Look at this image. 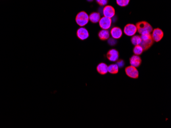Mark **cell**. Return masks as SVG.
Returning a JSON list of instances; mask_svg holds the SVG:
<instances>
[{
  "instance_id": "obj_16",
  "label": "cell",
  "mask_w": 171,
  "mask_h": 128,
  "mask_svg": "<svg viewBox=\"0 0 171 128\" xmlns=\"http://www.w3.org/2000/svg\"><path fill=\"white\" fill-rule=\"evenodd\" d=\"M108 71L109 73L114 75L118 73L119 69L116 64H111L108 67Z\"/></svg>"
},
{
  "instance_id": "obj_4",
  "label": "cell",
  "mask_w": 171,
  "mask_h": 128,
  "mask_svg": "<svg viewBox=\"0 0 171 128\" xmlns=\"http://www.w3.org/2000/svg\"><path fill=\"white\" fill-rule=\"evenodd\" d=\"M125 72L128 76L132 79H137L139 77V72L136 67L132 65L126 67Z\"/></svg>"
},
{
  "instance_id": "obj_19",
  "label": "cell",
  "mask_w": 171,
  "mask_h": 128,
  "mask_svg": "<svg viewBox=\"0 0 171 128\" xmlns=\"http://www.w3.org/2000/svg\"><path fill=\"white\" fill-rule=\"evenodd\" d=\"M130 0H116L117 5L120 7H126L129 5Z\"/></svg>"
},
{
  "instance_id": "obj_6",
  "label": "cell",
  "mask_w": 171,
  "mask_h": 128,
  "mask_svg": "<svg viewBox=\"0 0 171 128\" xmlns=\"http://www.w3.org/2000/svg\"><path fill=\"white\" fill-rule=\"evenodd\" d=\"M152 39L154 41L158 42L162 40L164 35L163 31L160 28H156L152 31Z\"/></svg>"
},
{
  "instance_id": "obj_10",
  "label": "cell",
  "mask_w": 171,
  "mask_h": 128,
  "mask_svg": "<svg viewBox=\"0 0 171 128\" xmlns=\"http://www.w3.org/2000/svg\"><path fill=\"white\" fill-rule=\"evenodd\" d=\"M123 31L118 27H114L111 29L110 34L112 38L118 39L120 38L123 35Z\"/></svg>"
},
{
  "instance_id": "obj_12",
  "label": "cell",
  "mask_w": 171,
  "mask_h": 128,
  "mask_svg": "<svg viewBox=\"0 0 171 128\" xmlns=\"http://www.w3.org/2000/svg\"><path fill=\"white\" fill-rule=\"evenodd\" d=\"M108 67L106 63H99L96 67V71L100 75H106L108 72Z\"/></svg>"
},
{
  "instance_id": "obj_14",
  "label": "cell",
  "mask_w": 171,
  "mask_h": 128,
  "mask_svg": "<svg viewBox=\"0 0 171 128\" xmlns=\"http://www.w3.org/2000/svg\"><path fill=\"white\" fill-rule=\"evenodd\" d=\"M89 21L91 23L96 24L99 22L100 19V14L99 12H93L89 15Z\"/></svg>"
},
{
  "instance_id": "obj_15",
  "label": "cell",
  "mask_w": 171,
  "mask_h": 128,
  "mask_svg": "<svg viewBox=\"0 0 171 128\" xmlns=\"http://www.w3.org/2000/svg\"><path fill=\"white\" fill-rule=\"evenodd\" d=\"M98 36L102 41L108 40L110 38V33L108 30L102 29L98 33Z\"/></svg>"
},
{
  "instance_id": "obj_22",
  "label": "cell",
  "mask_w": 171,
  "mask_h": 128,
  "mask_svg": "<svg viewBox=\"0 0 171 128\" xmlns=\"http://www.w3.org/2000/svg\"><path fill=\"white\" fill-rule=\"evenodd\" d=\"M97 3L100 6H106L108 4L109 0H96Z\"/></svg>"
},
{
  "instance_id": "obj_18",
  "label": "cell",
  "mask_w": 171,
  "mask_h": 128,
  "mask_svg": "<svg viewBox=\"0 0 171 128\" xmlns=\"http://www.w3.org/2000/svg\"><path fill=\"white\" fill-rule=\"evenodd\" d=\"M133 53L134 54V55L139 56L142 54L144 52V50L141 46L140 45H137V46H135L133 48Z\"/></svg>"
},
{
  "instance_id": "obj_11",
  "label": "cell",
  "mask_w": 171,
  "mask_h": 128,
  "mask_svg": "<svg viewBox=\"0 0 171 128\" xmlns=\"http://www.w3.org/2000/svg\"><path fill=\"white\" fill-rule=\"evenodd\" d=\"M142 62V60L139 56L134 55L130 58V63L133 67H140Z\"/></svg>"
},
{
  "instance_id": "obj_9",
  "label": "cell",
  "mask_w": 171,
  "mask_h": 128,
  "mask_svg": "<svg viewBox=\"0 0 171 128\" xmlns=\"http://www.w3.org/2000/svg\"><path fill=\"white\" fill-rule=\"evenodd\" d=\"M76 36L79 39L81 40H85L89 36L88 30L84 27H81L77 29L76 31Z\"/></svg>"
},
{
  "instance_id": "obj_24",
  "label": "cell",
  "mask_w": 171,
  "mask_h": 128,
  "mask_svg": "<svg viewBox=\"0 0 171 128\" xmlns=\"http://www.w3.org/2000/svg\"><path fill=\"white\" fill-rule=\"evenodd\" d=\"M88 2H92L94 1V0H87Z\"/></svg>"
},
{
  "instance_id": "obj_2",
  "label": "cell",
  "mask_w": 171,
  "mask_h": 128,
  "mask_svg": "<svg viewBox=\"0 0 171 128\" xmlns=\"http://www.w3.org/2000/svg\"><path fill=\"white\" fill-rule=\"evenodd\" d=\"M89 21V15L85 11L79 12L75 17V21L79 26L82 27L85 26Z\"/></svg>"
},
{
  "instance_id": "obj_13",
  "label": "cell",
  "mask_w": 171,
  "mask_h": 128,
  "mask_svg": "<svg viewBox=\"0 0 171 128\" xmlns=\"http://www.w3.org/2000/svg\"><path fill=\"white\" fill-rule=\"evenodd\" d=\"M153 43H154V41L152 39V38H151L148 40H141V42L139 45L142 46L144 51H145L148 50L149 49H150L152 46Z\"/></svg>"
},
{
  "instance_id": "obj_5",
  "label": "cell",
  "mask_w": 171,
  "mask_h": 128,
  "mask_svg": "<svg viewBox=\"0 0 171 128\" xmlns=\"http://www.w3.org/2000/svg\"><path fill=\"white\" fill-rule=\"evenodd\" d=\"M112 21L111 19L104 16L100 18L99 21V25L102 29L108 30L111 28Z\"/></svg>"
},
{
  "instance_id": "obj_1",
  "label": "cell",
  "mask_w": 171,
  "mask_h": 128,
  "mask_svg": "<svg viewBox=\"0 0 171 128\" xmlns=\"http://www.w3.org/2000/svg\"><path fill=\"white\" fill-rule=\"evenodd\" d=\"M136 26L137 31L141 35L146 33H151L153 30L152 26L146 21L138 22L137 23Z\"/></svg>"
},
{
  "instance_id": "obj_3",
  "label": "cell",
  "mask_w": 171,
  "mask_h": 128,
  "mask_svg": "<svg viewBox=\"0 0 171 128\" xmlns=\"http://www.w3.org/2000/svg\"><path fill=\"white\" fill-rule=\"evenodd\" d=\"M137 31V29L136 25L133 24H128L126 25L123 29V32L128 36H134L136 33Z\"/></svg>"
},
{
  "instance_id": "obj_8",
  "label": "cell",
  "mask_w": 171,
  "mask_h": 128,
  "mask_svg": "<svg viewBox=\"0 0 171 128\" xmlns=\"http://www.w3.org/2000/svg\"><path fill=\"white\" fill-rule=\"evenodd\" d=\"M119 52L117 50L114 49L110 50L107 53V59L111 62L117 61L119 59Z\"/></svg>"
},
{
  "instance_id": "obj_21",
  "label": "cell",
  "mask_w": 171,
  "mask_h": 128,
  "mask_svg": "<svg viewBox=\"0 0 171 128\" xmlns=\"http://www.w3.org/2000/svg\"><path fill=\"white\" fill-rule=\"evenodd\" d=\"M117 41L116 39L112 38H109L108 39V43L110 46H115L117 44Z\"/></svg>"
},
{
  "instance_id": "obj_23",
  "label": "cell",
  "mask_w": 171,
  "mask_h": 128,
  "mask_svg": "<svg viewBox=\"0 0 171 128\" xmlns=\"http://www.w3.org/2000/svg\"><path fill=\"white\" fill-rule=\"evenodd\" d=\"M116 64L118 65V67L119 68H122V67H124L125 65V61L123 60L120 59L118 60H117V63H116Z\"/></svg>"
},
{
  "instance_id": "obj_20",
  "label": "cell",
  "mask_w": 171,
  "mask_h": 128,
  "mask_svg": "<svg viewBox=\"0 0 171 128\" xmlns=\"http://www.w3.org/2000/svg\"><path fill=\"white\" fill-rule=\"evenodd\" d=\"M141 40H146L150 39L151 38H152L151 36V34L150 33H146V34H143L141 35L140 36Z\"/></svg>"
},
{
  "instance_id": "obj_7",
  "label": "cell",
  "mask_w": 171,
  "mask_h": 128,
  "mask_svg": "<svg viewBox=\"0 0 171 128\" xmlns=\"http://www.w3.org/2000/svg\"><path fill=\"white\" fill-rule=\"evenodd\" d=\"M102 14L104 16L111 19L115 15V10L113 7L110 5H106L103 8Z\"/></svg>"
},
{
  "instance_id": "obj_17",
  "label": "cell",
  "mask_w": 171,
  "mask_h": 128,
  "mask_svg": "<svg viewBox=\"0 0 171 128\" xmlns=\"http://www.w3.org/2000/svg\"><path fill=\"white\" fill-rule=\"evenodd\" d=\"M131 42L134 46L139 45L141 42V39L139 35H134L131 39Z\"/></svg>"
}]
</instances>
